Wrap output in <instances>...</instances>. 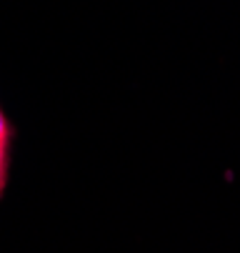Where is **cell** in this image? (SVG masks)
I'll list each match as a JSON object with an SVG mask.
<instances>
[{"mask_svg": "<svg viewBox=\"0 0 240 253\" xmlns=\"http://www.w3.org/2000/svg\"><path fill=\"white\" fill-rule=\"evenodd\" d=\"M8 140H10V123H8V118L3 113V108H0V143L8 146Z\"/></svg>", "mask_w": 240, "mask_h": 253, "instance_id": "7a4b0ae2", "label": "cell"}, {"mask_svg": "<svg viewBox=\"0 0 240 253\" xmlns=\"http://www.w3.org/2000/svg\"><path fill=\"white\" fill-rule=\"evenodd\" d=\"M5 180H8V146L0 143V196L5 191Z\"/></svg>", "mask_w": 240, "mask_h": 253, "instance_id": "6da1fadb", "label": "cell"}]
</instances>
